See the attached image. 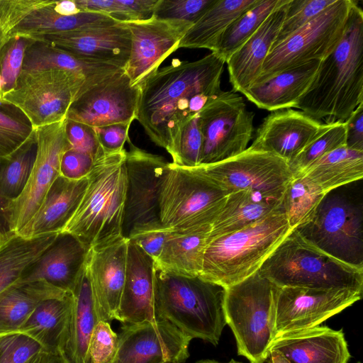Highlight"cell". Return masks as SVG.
Listing matches in <instances>:
<instances>
[{
	"label": "cell",
	"mask_w": 363,
	"mask_h": 363,
	"mask_svg": "<svg viewBox=\"0 0 363 363\" xmlns=\"http://www.w3.org/2000/svg\"><path fill=\"white\" fill-rule=\"evenodd\" d=\"M225 61L211 52L196 61L174 59L140 85L135 119L167 151L186 123L219 95Z\"/></svg>",
	"instance_id": "1"
},
{
	"label": "cell",
	"mask_w": 363,
	"mask_h": 363,
	"mask_svg": "<svg viewBox=\"0 0 363 363\" xmlns=\"http://www.w3.org/2000/svg\"><path fill=\"white\" fill-rule=\"evenodd\" d=\"M363 103V11L354 1L344 35L320 61L295 108L320 121L345 122Z\"/></svg>",
	"instance_id": "2"
},
{
	"label": "cell",
	"mask_w": 363,
	"mask_h": 363,
	"mask_svg": "<svg viewBox=\"0 0 363 363\" xmlns=\"http://www.w3.org/2000/svg\"><path fill=\"white\" fill-rule=\"evenodd\" d=\"M126 150L95 159L84 196L74 215L60 233H67L89 251L119 240L126 198Z\"/></svg>",
	"instance_id": "3"
},
{
	"label": "cell",
	"mask_w": 363,
	"mask_h": 363,
	"mask_svg": "<svg viewBox=\"0 0 363 363\" xmlns=\"http://www.w3.org/2000/svg\"><path fill=\"white\" fill-rule=\"evenodd\" d=\"M155 312L191 340L218 345L226 320L225 287L201 276L169 274L154 266Z\"/></svg>",
	"instance_id": "4"
},
{
	"label": "cell",
	"mask_w": 363,
	"mask_h": 363,
	"mask_svg": "<svg viewBox=\"0 0 363 363\" xmlns=\"http://www.w3.org/2000/svg\"><path fill=\"white\" fill-rule=\"evenodd\" d=\"M292 229L282 209L238 231L208 239L200 276L225 288L256 273Z\"/></svg>",
	"instance_id": "5"
},
{
	"label": "cell",
	"mask_w": 363,
	"mask_h": 363,
	"mask_svg": "<svg viewBox=\"0 0 363 363\" xmlns=\"http://www.w3.org/2000/svg\"><path fill=\"white\" fill-rule=\"evenodd\" d=\"M257 272L278 287L363 291V269L345 264L306 242L292 229Z\"/></svg>",
	"instance_id": "6"
},
{
	"label": "cell",
	"mask_w": 363,
	"mask_h": 363,
	"mask_svg": "<svg viewBox=\"0 0 363 363\" xmlns=\"http://www.w3.org/2000/svg\"><path fill=\"white\" fill-rule=\"evenodd\" d=\"M345 186L325 193L307 220L294 229L314 247L363 269L362 202Z\"/></svg>",
	"instance_id": "7"
},
{
	"label": "cell",
	"mask_w": 363,
	"mask_h": 363,
	"mask_svg": "<svg viewBox=\"0 0 363 363\" xmlns=\"http://www.w3.org/2000/svg\"><path fill=\"white\" fill-rule=\"evenodd\" d=\"M277 286L257 272L225 288L224 310L238 354L250 363H264L275 338Z\"/></svg>",
	"instance_id": "8"
},
{
	"label": "cell",
	"mask_w": 363,
	"mask_h": 363,
	"mask_svg": "<svg viewBox=\"0 0 363 363\" xmlns=\"http://www.w3.org/2000/svg\"><path fill=\"white\" fill-rule=\"evenodd\" d=\"M228 194L190 168L169 162L160 189L161 225L170 231L212 225Z\"/></svg>",
	"instance_id": "9"
},
{
	"label": "cell",
	"mask_w": 363,
	"mask_h": 363,
	"mask_svg": "<svg viewBox=\"0 0 363 363\" xmlns=\"http://www.w3.org/2000/svg\"><path fill=\"white\" fill-rule=\"evenodd\" d=\"M353 2L354 0H336L319 15L274 45L255 82L311 61H320L328 56L344 35Z\"/></svg>",
	"instance_id": "10"
},
{
	"label": "cell",
	"mask_w": 363,
	"mask_h": 363,
	"mask_svg": "<svg viewBox=\"0 0 363 363\" xmlns=\"http://www.w3.org/2000/svg\"><path fill=\"white\" fill-rule=\"evenodd\" d=\"M86 79L63 69L22 70L2 102L17 108L33 129L66 119L67 111Z\"/></svg>",
	"instance_id": "11"
},
{
	"label": "cell",
	"mask_w": 363,
	"mask_h": 363,
	"mask_svg": "<svg viewBox=\"0 0 363 363\" xmlns=\"http://www.w3.org/2000/svg\"><path fill=\"white\" fill-rule=\"evenodd\" d=\"M190 169L228 194L248 190L269 201H281L287 185L294 177L285 160L250 147L235 157Z\"/></svg>",
	"instance_id": "12"
},
{
	"label": "cell",
	"mask_w": 363,
	"mask_h": 363,
	"mask_svg": "<svg viewBox=\"0 0 363 363\" xmlns=\"http://www.w3.org/2000/svg\"><path fill=\"white\" fill-rule=\"evenodd\" d=\"M254 116L234 91H222L212 99L199 113L203 138L201 164L218 162L245 151L252 137Z\"/></svg>",
	"instance_id": "13"
},
{
	"label": "cell",
	"mask_w": 363,
	"mask_h": 363,
	"mask_svg": "<svg viewBox=\"0 0 363 363\" xmlns=\"http://www.w3.org/2000/svg\"><path fill=\"white\" fill-rule=\"evenodd\" d=\"M125 168L126 198L123 220V236L162 228L159 195L162 176L168 166L162 156L150 153L127 140Z\"/></svg>",
	"instance_id": "14"
},
{
	"label": "cell",
	"mask_w": 363,
	"mask_h": 363,
	"mask_svg": "<svg viewBox=\"0 0 363 363\" xmlns=\"http://www.w3.org/2000/svg\"><path fill=\"white\" fill-rule=\"evenodd\" d=\"M66 119L34 129L37 152L33 169L21 194L7 206L11 233H18L40 206L48 189L60 175V162L70 148Z\"/></svg>",
	"instance_id": "15"
},
{
	"label": "cell",
	"mask_w": 363,
	"mask_h": 363,
	"mask_svg": "<svg viewBox=\"0 0 363 363\" xmlns=\"http://www.w3.org/2000/svg\"><path fill=\"white\" fill-rule=\"evenodd\" d=\"M362 296V291L347 289L277 286L274 294L275 338L286 333L318 326L361 299Z\"/></svg>",
	"instance_id": "16"
},
{
	"label": "cell",
	"mask_w": 363,
	"mask_h": 363,
	"mask_svg": "<svg viewBox=\"0 0 363 363\" xmlns=\"http://www.w3.org/2000/svg\"><path fill=\"white\" fill-rule=\"evenodd\" d=\"M139 86H133L124 69L88 87L81 88L66 118L93 128L132 123L135 119Z\"/></svg>",
	"instance_id": "17"
},
{
	"label": "cell",
	"mask_w": 363,
	"mask_h": 363,
	"mask_svg": "<svg viewBox=\"0 0 363 363\" xmlns=\"http://www.w3.org/2000/svg\"><path fill=\"white\" fill-rule=\"evenodd\" d=\"M131 34V50L125 72L133 86H139L161 63L179 48L193 26L183 20L160 19L125 22Z\"/></svg>",
	"instance_id": "18"
},
{
	"label": "cell",
	"mask_w": 363,
	"mask_h": 363,
	"mask_svg": "<svg viewBox=\"0 0 363 363\" xmlns=\"http://www.w3.org/2000/svg\"><path fill=\"white\" fill-rule=\"evenodd\" d=\"M113 363H182L191 340L164 320L123 325Z\"/></svg>",
	"instance_id": "19"
},
{
	"label": "cell",
	"mask_w": 363,
	"mask_h": 363,
	"mask_svg": "<svg viewBox=\"0 0 363 363\" xmlns=\"http://www.w3.org/2000/svg\"><path fill=\"white\" fill-rule=\"evenodd\" d=\"M43 41L79 59L124 69L131 50V34L125 22L45 35Z\"/></svg>",
	"instance_id": "20"
},
{
	"label": "cell",
	"mask_w": 363,
	"mask_h": 363,
	"mask_svg": "<svg viewBox=\"0 0 363 363\" xmlns=\"http://www.w3.org/2000/svg\"><path fill=\"white\" fill-rule=\"evenodd\" d=\"M128 239L122 238L89 251V271L98 320H117L125 284Z\"/></svg>",
	"instance_id": "21"
},
{
	"label": "cell",
	"mask_w": 363,
	"mask_h": 363,
	"mask_svg": "<svg viewBox=\"0 0 363 363\" xmlns=\"http://www.w3.org/2000/svg\"><path fill=\"white\" fill-rule=\"evenodd\" d=\"M321 124L302 111H274L260 124L250 147L273 153L289 164L311 140Z\"/></svg>",
	"instance_id": "22"
},
{
	"label": "cell",
	"mask_w": 363,
	"mask_h": 363,
	"mask_svg": "<svg viewBox=\"0 0 363 363\" xmlns=\"http://www.w3.org/2000/svg\"><path fill=\"white\" fill-rule=\"evenodd\" d=\"M89 250L72 235L60 233L54 242L23 272L18 281L42 280L72 294L85 267Z\"/></svg>",
	"instance_id": "23"
},
{
	"label": "cell",
	"mask_w": 363,
	"mask_h": 363,
	"mask_svg": "<svg viewBox=\"0 0 363 363\" xmlns=\"http://www.w3.org/2000/svg\"><path fill=\"white\" fill-rule=\"evenodd\" d=\"M117 320L123 325L157 320L155 312L154 259L129 240L125 279Z\"/></svg>",
	"instance_id": "24"
},
{
	"label": "cell",
	"mask_w": 363,
	"mask_h": 363,
	"mask_svg": "<svg viewBox=\"0 0 363 363\" xmlns=\"http://www.w3.org/2000/svg\"><path fill=\"white\" fill-rule=\"evenodd\" d=\"M271 350L280 352L290 363H347L350 357L342 331L326 326L282 334Z\"/></svg>",
	"instance_id": "25"
},
{
	"label": "cell",
	"mask_w": 363,
	"mask_h": 363,
	"mask_svg": "<svg viewBox=\"0 0 363 363\" xmlns=\"http://www.w3.org/2000/svg\"><path fill=\"white\" fill-rule=\"evenodd\" d=\"M290 0L276 8L252 37L226 62L233 91L243 93L259 77L284 21Z\"/></svg>",
	"instance_id": "26"
},
{
	"label": "cell",
	"mask_w": 363,
	"mask_h": 363,
	"mask_svg": "<svg viewBox=\"0 0 363 363\" xmlns=\"http://www.w3.org/2000/svg\"><path fill=\"white\" fill-rule=\"evenodd\" d=\"M86 186V177L72 180L58 176L35 214L16 234L31 238L60 233L76 211Z\"/></svg>",
	"instance_id": "27"
},
{
	"label": "cell",
	"mask_w": 363,
	"mask_h": 363,
	"mask_svg": "<svg viewBox=\"0 0 363 363\" xmlns=\"http://www.w3.org/2000/svg\"><path fill=\"white\" fill-rule=\"evenodd\" d=\"M72 297V308L58 352L67 363H89V344L99 320L86 262Z\"/></svg>",
	"instance_id": "28"
},
{
	"label": "cell",
	"mask_w": 363,
	"mask_h": 363,
	"mask_svg": "<svg viewBox=\"0 0 363 363\" xmlns=\"http://www.w3.org/2000/svg\"><path fill=\"white\" fill-rule=\"evenodd\" d=\"M320 64L313 60L255 82L242 94L259 108L274 111L295 108L308 89Z\"/></svg>",
	"instance_id": "29"
},
{
	"label": "cell",
	"mask_w": 363,
	"mask_h": 363,
	"mask_svg": "<svg viewBox=\"0 0 363 363\" xmlns=\"http://www.w3.org/2000/svg\"><path fill=\"white\" fill-rule=\"evenodd\" d=\"M211 230V225H204L170 232L154 266L176 275L200 276Z\"/></svg>",
	"instance_id": "30"
},
{
	"label": "cell",
	"mask_w": 363,
	"mask_h": 363,
	"mask_svg": "<svg viewBox=\"0 0 363 363\" xmlns=\"http://www.w3.org/2000/svg\"><path fill=\"white\" fill-rule=\"evenodd\" d=\"M63 69L83 76L88 87L121 69L118 67L79 59L43 41L33 40L27 47L23 71Z\"/></svg>",
	"instance_id": "31"
},
{
	"label": "cell",
	"mask_w": 363,
	"mask_h": 363,
	"mask_svg": "<svg viewBox=\"0 0 363 363\" xmlns=\"http://www.w3.org/2000/svg\"><path fill=\"white\" fill-rule=\"evenodd\" d=\"M67 294L42 280L13 283L0 294V334L18 331L42 301Z\"/></svg>",
	"instance_id": "32"
},
{
	"label": "cell",
	"mask_w": 363,
	"mask_h": 363,
	"mask_svg": "<svg viewBox=\"0 0 363 363\" xmlns=\"http://www.w3.org/2000/svg\"><path fill=\"white\" fill-rule=\"evenodd\" d=\"M55 1L30 13L14 28L9 39L21 36L34 40L45 35L109 26L120 22L106 14L89 11H81L73 16H62L54 10Z\"/></svg>",
	"instance_id": "33"
},
{
	"label": "cell",
	"mask_w": 363,
	"mask_h": 363,
	"mask_svg": "<svg viewBox=\"0 0 363 363\" xmlns=\"http://www.w3.org/2000/svg\"><path fill=\"white\" fill-rule=\"evenodd\" d=\"M281 209V201L266 200L248 190L230 193L211 225L208 238L238 231Z\"/></svg>",
	"instance_id": "34"
},
{
	"label": "cell",
	"mask_w": 363,
	"mask_h": 363,
	"mask_svg": "<svg viewBox=\"0 0 363 363\" xmlns=\"http://www.w3.org/2000/svg\"><path fill=\"white\" fill-rule=\"evenodd\" d=\"M72 301V294L42 301L18 331L37 341L45 352L59 354Z\"/></svg>",
	"instance_id": "35"
},
{
	"label": "cell",
	"mask_w": 363,
	"mask_h": 363,
	"mask_svg": "<svg viewBox=\"0 0 363 363\" xmlns=\"http://www.w3.org/2000/svg\"><path fill=\"white\" fill-rule=\"evenodd\" d=\"M258 0H217L188 30L179 48H206L213 52L227 28Z\"/></svg>",
	"instance_id": "36"
},
{
	"label": "cell",
	"mask_w": 363,
	"mask_h": 363,
	"mask_svg": "<svg viewBox=\"0 0 363 363\" xmlns=\"http://www.w3.org/2000/svg\"><path fill=\"white\" fill-rule=\"evenodd\" d=\"M299 174L308 177L327 193L362 180L363 151L339 147L323 155Z\"/></svg>",
	"instance_id": "37"
},
{
	"label": "cell",
	"mask_w": 363,
	"mask_h": 363,
	"mask_svg": "<svg viewBox=\"0 0 363 363\" xmlns=\"http://www.w3.org/2000/svg\"><path fill=\"white\" fill-rule=\"evenodd\" d=\"M59 233L31 238L13 234L0 243V294L20 279L24 270L43 254Z\"/></svg>",
	"instance_id": "38"
},
{
	"label": "cell",
	"mask_w": 363,
	"mask_h": 363,
	"mask_svg": "<svg viewBox=\"0 0 363 363\" xmlns=\"http://www.w3.org/2000/svg\"><path fill=\"white\" fill-rule=\"evenodd\" d=\"M37 152L35 131L12 153L0 157V197L7 206L24 190L31 174Z\"/></svg>",
	"instance_id": "39"
},
{
	"label": "cell",
	"mask_w": 363,
	"mask_h": 363,
	"mask_svg": "<svg viewBox=\"0 0 363 363\" xmlns=\"http://www.w3.org/2000/svg\"><path fill=\"white\" fill-rule=\"evenodd\" d=\"M284 0H258L225 30L213 52L225 62L258 30L268 16Z\"/></svg>",
	"instance_id": "40"
},
{
	"label": "cell",
	"mask_w": 363,
	"mask_h": 363,
	"mask_svg": "<svg viewBox=\"0 0 363 363\" xmlns=\"http://www.w3.org/2000/svg\"><path fill=\"white\" fill-rule=\"evenodd\" d=\"M325 194L306 175L294 176L281 199V206L291 229L307 220Z\"/></svg>",
	"instance_id": "41"
},
{
	"label": "cell",
	"mask_w": 363,
	"mask_h": 363,
	"mask_svg": "<svg viewBox=\"0 0 363 363\" xmlns=\"http://www.w3.org/2000/svg\"><path fill=\"white\" fill-rule=\"evenodd\" d=\"M343 146H346L345 123L339 121L322 123L311 140L289 163L293 175L302 172L323 155Z\"/></svg>",
	"instance_id": "42"
},
{
	"label": "cell",
	"mask_w": 363,
	"mask_h": 363,
	"mask_svg": "<svg viewBox=\"0 0 363 363\" xmlns=\"http://www.w3.org/2000/svg\"><path fill=\"white\" fill-rule=\"evenodd\" d=\"M81 11L106 14L121 22L144 21L152 16L157 0H74Z\"/></svg>",
	"instance_id": "43"
},
{
	"label": "cell",
	"mask_w": 363,
	"mask_h": 363,
	"mask_svg": "<svg viewBox=\"0 0 363 363\" xmlns=\"http://www.w3.org/2000/svg\"><path fill=\"white\" fill-rule=\"evenodd\" d=\"M33 131L29 121L17 108L0 104V157L17 150Z\"/></svg>",
	"instance_id": "44"
},
{
	"label": "cell",
	"mask_w": 363,
	"mask_h": 363,
	"mask_svg": "<svg viewBox=\"0 0 363 363\" xmlns=\"http://www.w3.org/2000/svg\"><path fill=\"white\" fill-rule=\"evenodd\" d=\"M202 150L203 138L198 113L182 129L167 152L173 164L191 168L201 164Z\"/></svg>",
	"instance_id": "45"
},
{
	"label": "cell",
	"mask_w": 363,
	"mask_h": 363,
	"mask_svg": "<svg viewBox=\"0 0 363 363\" xmlns=\"http://www.w3.org/2000/svg\"><path fill=\"white\" fill-rule=\"evenodd\" d=\"M335 1L290 0L281 26L272 47L319 15Z\"/></svg>",
	"instance_id": "46"
},
{
	"label": "cell",
	"mask_w": 363,
	"mask_h": 363,
	"mask_svg": "<svg viewBox=\"0 0 363 363\" xmlns=\"http://www.w3.org/2000/svg\"><path fill=\"white\" fill-rule=\"evenodd\" d=\"M43 352V347L23 333L0 334V363H27Z\"/></svg>",
	"instance_id": "47"
},
{
	"label": "cell",
	"mask_w": 363,
	"mask_h": 363,
	"mask_svg": "<svg viewBox=\"0 0 363 363\" xmlns=\"http://www.w3.org/2000/svg\"><path fill=\"white\" fill-rule=\"evenodd\" d=\"M33 40L16 36L11 38L0 52V76L3 94L12 89L21 71L25 51Z\"/></svg>",
	"instance_id": "48"
},
{
	"label": "cell",
	"mask_w": 363,
	"mask_h": 363,
	"mask_svg": "<svg viewBox=\"0 0 363 363\" xmlns=\"http://www.w3.org/2000/svg\"><path fill=\"white\" fill-rule=\"evenodd\" d=\"M217 0H157L152 16L194 24Z\"/></svg>",
	"instance_id": "49"
},
{
	"label": "cell",
	"mask_w": 363,
	"mask_h": 363,
	"mask_svg": "<svg viewBox=\"0 0 363 363\" xmlns=\"http://www.w3.org/2000/svg\"><path fill=\"white\" fill-rule=\"evenodd\" d=\"M118 348V336L109 323L99 320L91 335L88 356L89 363H113Z\"/></svg>",
	"instance_id": "50"
},
{
	"label": "cell",
	"mask_w": 363,
	"mask_h": 363,
	"mask_svg": "<svg viewBox=\"0 0 363 363\" xmlns=\"http://www.w3.org/2000/svg\"><path fill=\"white\" fill-rule=\"evenodd\" d=\"M50 0H0V29L9 41L14 28L30 13L53 3Z\"/></svg>",
	"instance_id": "51"
},
{
	"label": "cell",
	"mask_w": 363,
	"mask_h": 363,
	"mask_svg": "<svg viewBox=\"0 0 363 363\" xmlns=\"http://www.w3.org/2000/svg\"><path fill=\"white\" fill-rule=\"evenodd\" d=\"M65 131L70 148L88 153L94 158L104 151L93 127L66 118Z\"/></svg>",
	"instance_id": "52"
},
{
	"label": "cell",
	"mask_w": 363,
	"mask_h": 363,
	"mask_svg": "<svg viewBox=\"0 0 363 363\" xmlns=\"http://www.w3.org/2000/svg\"><path fill=\"white\" fill-rule=\"evenodd\" d=\"M92 155L74 150L68 149L63 154L60 162V175L72 180H79L86 177L94 164Z\"/></svg>",
	"instance_id": "53"
},
{
	"label": "cell",
	"mask_w": 363,
	"mask_h": 363,
	"mask_svg": "<svg viewBox=\"0 0 363 363\" xmlns=\"http://www.w3.org/2000/svg\"><path fill=\"white\" fill-rule=\"evenodd\" d=\"M130 124L116 123L94 128L99 143L105 152H118L124 149V144L129 138Z\"/></svg>",
	"instance_id": "54"
},
{
	"label": "cell",
	"mask_w": 363,
	"mask_h": 363,
	"mask_svg": "<svg viewBox=\"0 0 363 363\" xmlns=\"http://www.w3.org/2000/svg\"><path fill=\"white\" fill-rule=\"evenodd\" d=\"M170 232L172 231L163 228L142 231L133 235L128 240L139 246L155 261L159 257Z\"/></svg>",
	"instance_id": "55"
},
{
	"label": "cell",
	"mask_w": 363,
	"mask_h": 363,
	"mask_svg": "<svg viewBox=\"0 0 363 363\" xmlns=\"http://www.w3.org/2000/svg\"><path fill=\"white\" fill-rule=\"evenodd\" d=\"M346 147L363 151V103H361L345 121Z\"/></svg>",
	"instance_id": "56"
},
{
	"label": "cell",
	"mask_w": 363,
	"mask_h": 363,
	"mask_svg": "<svg viewBox=\"0 0 363 363\" xmlns=\"http://www.w3.org/2000/svg\"><path fill=\"white\" fill-rule=\"evenodd\" d=\"M6 209L7 203L0 197V243L13 235L10 230Z\"/></svg>",
	"instance_id": "57"
},
{
	"label": "cell",
	"mask_w": 363,
	"mask_h": 363,
	"mask_svg": "<svg viewBox=\"0 0 363 363\" xmlns=\"http://www.w3.org/2000/svg\"><path fill=\"white\" fill-rule=\"evenodd\" d=\"M54 10L62 16H73L81 12L74 0L56 1Z\"/></svg>",
	"instance_id": "58"
},
{
	"label": "cell",
	"mask_w": 363,
	"mask_h": 363,
	"mask_svg": "<svg viewBox=\"0 0 363 363\" xmlns=\"http://www.w3.org/2000/svg\"><path fill=\"white\" fill-rule=\"evenodd\" d=\"M269 357L270 363H290L286 357L277 350H271Z\"/></svg>",
	"instance_id": "59"
},
{
	"label": "cell",
	"mask_w": 363,
	"mask_h": 363,
	"mask_svg": "<svg viewBox=\"0 0 363 363\" xmlns=\"http://www.w3.org/2000/svg\"><path fill=\"white\" fill-rule=\"evenodd\" d=\"M43 363H67L60 354L47 353Z\"/></svg>",
	"instance_id": "60"
},
{
	"label": "cell",
	"mask_w": 363,
	"mask_h": 363,
	"mask_svg": "<svg viewBox=\"0 0 363 363\" xmlns=\"http://www.w3.org/2000/svg\"><path fill=\"white\" fill-rule=\"evenodd\" d=\"M48 352H43L33 357L27 363H43Z\"/></svg>",
	"instance_id": "61"
},
{
	"label": "cell",
	"mask_w": 363,
	"mask_h": 363,
	"mask_svg": "<svg viewBox=\"0 0 363 363\" xmlns=\"http://www.w3.org/2000/svg\"><path fill=\"white\" fill-rule=\"evenodd\" d=\"M8 42L7 39L3 34L2 31L0 29V52Z\"/></svg>",
	"instance_id": "62"
},
{
	"label": "cell",
	"mask_w": 363,
	"mask_h": 363,
	"mask_svg": "<svg viewBox=\"0 0 363 363\" xmlns=\"http://www.w3.org/2000/svg\"><path fill=\"white\" fill-rule=\"evenodd\" d=\"M196 363H220V362H218L214 360L206 359V360H201V361L197 362ZM228 363H240V362H238L232 359L230 362H229Z\"/></svg>",
	"instance_id": "63"
},
{
	"label": "cell",
	"mask_w": 363,
	"mask_h": 363,
	"mask_svg": "<svg viewBox=\"0 0 363 363\" xmlns=\"http://www.w3.org/2000/svg\"><path fill=\"white\" fill-rule=\"evenodd\" d=\"M358 363H360V362H358Z\"/></svg>",
	"instance_id": "64"
}]
</instances>
